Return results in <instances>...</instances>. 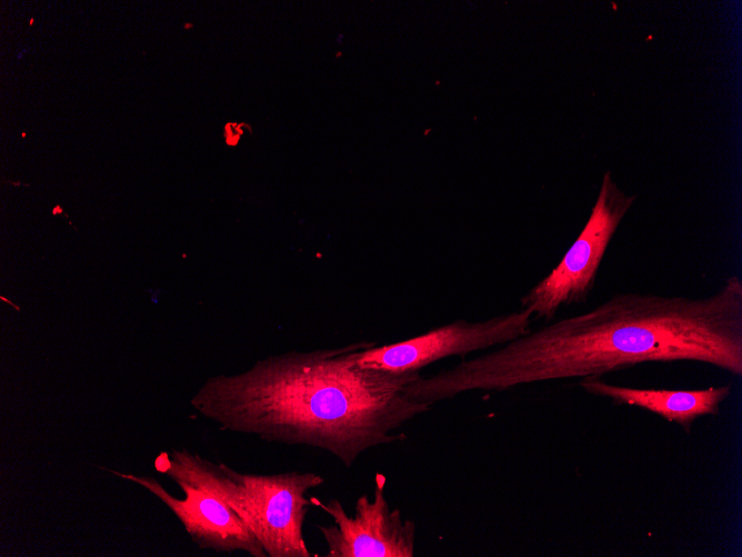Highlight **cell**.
Segmentation results:
<instances>
[{"mask_svg": "<svg viewBox=\"0 0 742 557\" xmlns=\"http://www.w3.org/2000/svg\"><path fill=\"white\" fill-rule=\"evenodd\" d=\"M673 361H695L742 375V280L738 276L700 298L616 294L589 311L530 330L447 370L420 376L409 392L432 406L467 391H502Z\"/></svg>", "mask_w": 742, "mask_h": 557, "instance_id": "cell-1", "label": "cell"}, {"mask_svg": "<svg viewBox=\"0 0 742 557\" xmlns=\"http://www.w3.org/2000/svg\"><path fill=\"white\" fill-rule=\"evenodd\" d=\"M374 345L269 356L244 372L210 377L190 404L222 430L321 449L349 468L368 449L404 439L397 430L431 408L405 394L419 371L359 364Z\"/></svg>", "mask_w": 742, "mask_h": 557, "instance_id": "cell-2", "label": "cell"}, {"mask_svg": "<svg viewBox=\"0 0 742 557\" xmlns=\"http://www.w3.org/2000/svg\"><path fill=\"white\" fill-rule=\"evenodd\" d=\"M154 467L174 483L199 487L228 504L248 525L268 557H312L304 540L303 523L309 490L324 478L311 471L242 474L188 449L157 456Z\"/></svg>", "mask_w": 742, "mask_h": 557, "instance_id": "cell-3", "label": "cell"}, {"mask_svg": "<svg viewBox=\"0 0 742 557\" xmlns=\"http://www.w3.org/2000/svg\"><path fill=\"white\" fill-rule=\"evenodd\" d=\"M606 171L588 222L561 261L521 299V308L551 320L562 305L583 304L592 291L604 252L635 200Z\"/></svg>", "mask_w": 742, "mask_h": 557, "instance_id": "cell-4", "label": "cell"}, {"mask_svg": "<svg viewBox=\"0 0 742 557\" xmlns=\"http://www.w3.org/2000/svg\"><path fill=\"white\" fill-rule=\"evenodd\" d=\"M532 314L524 308L482 321L457 320L394 344L369 347L359 364L389 372L419 371L438 360L463 357L504 345L530 331Z\"/></svg>", "mask_w": 742, "mask_h": 557, "instance_id": "cell-5", "label": "cell"}, {"mask_svg": "<svg viewBox=\"0 0 742 557\" xmlns=\"http://www.w3.org/2000/svg\"><path fill=\"white\" fill-rule=\"evenodd\" d=\"M373 497L361 495L354 515L349 516L338 499L323 503L311 496L310 503L332 517L334 525H318L325 544V557H413L415 524L391 509L384 496L387 478L377 473Z\"/></svg>", "mask_w": 742, "mask_h": 557, "instance_id": "cell-6", "label": "cell"}, {"mask_svg": "<svg viewBox=\"0 0 742 557\" xmlns=\"http://www.w3.org/2000/svg\"><path fill=\"white\" fill-rule=\"evenodd\" d=\"M107 471L133 481L160 499L179 519L191 540L201 549L217 553L242 551L252 557H268L258 538L242 518L222 499L190 485L176 483L183 498L171 495L156 478Z\"/></svg>", "mask_w": 742, "mask_h": 557, "instance_id": "cell-7", "label": "cell"}, {"mask_svg": "<svg viewBox=\"0 0 742 557\" xmlns=\"http://www.w3.org/2000/svg\"><path fill=\"white\" fill-rule=\"evenodd\" d=\"M579 386L591 395L610 398L614 404L651 411L679 425L685 432L691 431L696 418L716 416L732 391L731 384L692 390L642 389L612 385L599 377L582 378Z\"/></svg>", "mask_w": 742, "mask_h": 557, "instance_id": "cell-8", "label": "cell"}]
</instances>
